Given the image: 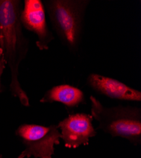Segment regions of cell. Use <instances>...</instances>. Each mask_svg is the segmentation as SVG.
Returning a JSON list of instances; mask_svg holds the SVG:
<instances>
[{
	"label": "cell",
	"mask_w": 141,
	"mask_h": 158,
	"mask_svg": "<svg viewBox=\"0 0 141 158\" xmlns=\"http://www.w3.org/2000/svg\"><path fill=\"white\" fill-rule=\"evenodd\" d=\"M87 84L97 93L112 99L135 102L141 101L140 91L111 77L92 73L87 78Z\"/></svg>",
	"instance_id": "obj_7"
},
{
	"label": "cell",
	"mask_w": 141,
	"mask_h": 158,
	"mask_svg": "<svg viewBox=\"0 0 141 158\" xmlns=\"http://www.w3.org/2000/svg\"><path fill=\"white\" fill-rule=\"evenodd\" d=\"M42 103L60 102L68 108H74L85 102L83 91L68 84H61L51 88L41 99Z\"/></svg>",
	"instance_id": "obj_8"
},
{
	"label": "cell",
	"mask_w": 141,
	"mask_h": 158,
	"mask_svg": "<svg viewBox=\"0 0 141 158\" xmlns=\"http://www.w3.org/2000/svg\"><path fill=\"white\" fill-rule=\"evenodd\" d=\"M0 158H3V157H2V154H0Z\"/></svg>",
	"instance_id": "obj_10"
},
{
	"label": "cell",
	"mask_w": 141,
	"mask_h": 158,
	"mask_svg": "<svg viewBox=\"0 0 141 158\" xmlns=\"http://www.w3.org/2000/svg\"><path fill=\"white\" fill-rule=\"evenodd\" d=\"M25 147L18 158H52L55 145L60 143L61 134L57 125L49 127L35 124H22L15 131Z\"/></svg>",
	"instance_id": "obj_4"
},
{
	"label": "cell",
	"mask_w": 141,
	"mask_h": 158,
	"mask_svg": "<svg viewBox=\"0 0 141 158\" xmlns=\"http://www.w3.org/2000/svg\"><path fill=\"white\" fill-rule=\"evenodd\" d=\"M20 20L22 27L36 35L38 49L41 51L48 50L55 36L48 27L43 2L41 0H25Z\"/></svg>",
	"instance_id": "obj_5"
},
{
	"label": "cell",
	"mask_w": 141,
	"mask_h": 158,
	"mask_svg": "<svg viewBox=\"0 0 141 158\" xmlns=\"http://www.w3.org/2000/svg\"><path fill=\"white\" fill-rule=\"evenodd\" d=\"M93 119L98 129L113 137H119L137 146L141 143V109L131 106L106 107L94 96L89 98Z\"/></svg>",
	"instance_id": "obj_3"
},
{
	"label": "cell",
	"mask_w": 141,
	"mask_h": 158,
	"mask_svg": "<svg viewBox=\"0 0 141 158\" xmlns=\"http://www.w3.org/2000/svg\"><path fill=\"white\" fill-rule=\"evenodd\" d=\"M23 7L20 0H0V49L10 71V90L24 106L29 99L19 80L20 64L26 58L29 39L23 34L20 15Z\"/></svg>",
	"instance_id": "obj_1"
},
{
	"label": "cell",
	"mask_w": 141,
	"mask_h": 158,
	"mask_svg": "<svg viewBox=\"0 0 141 158\" xmlns=\"http://www.w3.org/2000/svg\"><path fill=\"white\" fill-rule=\"evenodd\" d=\"M51 23L61 44L78 54L82 41L84 19L89 0H44Z\"/></svg>",
	"instance_id": "obj_2"
},
{
	"label": "cell",
	"mask_w": 141,
	"mask_h": 158,
	"mask_svg": "<svg viewBox=\"0 0 141 158\" xmlns=\"http://www.w3.org/2000/svg\"><path fill=\"white\" fill-rule=\"evenodd\" d=\"M6 67V63L4 58L2 50L0 49V95H1L4 91L5 87L3 85L2 82V77L4 72V70Z\"/></svg>",
	"instance_id": "obj_9"
},
{
	"label": "cell",
	"mask_w": 141,
	"mask_h": 158,
	"mask_svg": "<svg viewBox=\"0 0 141 158\" xmlns=\"http://www.w3.org/2000/svg\"><path fill=\"white\" fill-rule=\"evenodd\" d=\"M93 120L91 114L78 113L71 114L60 121L57 127L61 130V139L65 146L76 149L88 145L90 138L97 134Z\"/></svg>",
	"instance_id": "obj_6"
}]
</instances>
